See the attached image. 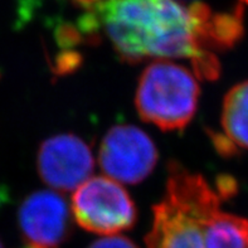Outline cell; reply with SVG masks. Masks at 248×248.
I'll return each mask as SVG.
<instances>
[{"instance_id":"obj_1","label":"cell","mask_w":248,"mask_h":248,"mask_svg":"<svg viewBox=\"0 0 248 248\" xmlns=\"http://www.w3.org/2000/svg\"><path fill=\"white\" fill-rule=\"evenodd\" d=\"M96 13L100 31L124 62L186 58L197 78L219 77V60L202 44L193 4L186 8L175 0H105Z\"/></svg>"},{"instance_id":"obj_2","label":"cell","mask_w":248,"mask_h":248,"mask_svg":"<svg viewBox=\"0 0 248 248\" xmlns=\"http://www.w3.org/2000/svg\"><path fill=\"white\" fill-rule=\"evenodd\" d=\"M224 199L204 176L170 161L165 195L153 208L146 248H207V224Z\"/></svg>"},{"instance_id":"obj_3","label":"cell","mask_w":248,"mask_h":248,"mask_svg":"<svg viewBox=\"0 0 248 248\" xmlns=\"http://www.w3.org/2000/svg\"><path fill=\"white\" fill-rule=\"evenodd\" d=\"M194 72L168 60L142 71L135 94L139 116L163 131H182L198 108L201 87Z\"/></svg>"},{"instance_id":"obj_4","label":"cell","mask_w":248,"mask_h":248,"mask_svg":"<svg viewBox=\"0 0 248 248\" xmlns=\"http://www.w3.org/2000/svg\"><path fill=\"white\" fill-rule=\"evenodd\" d=\"M71 209L81 228L105 237L131 230L138 220L135 202L108 176H96L81 184L73 193Z\"/></svg>"},{"instance_id":"obj_5","label":"cell","mask_w":248,"mask_h":248,"mask_svg":"<svg viewBox=\"0 0 248 248\" xmlns=\"http://www.w3.org/2000/svg\"><path fill=\"white\" fill-rule=\"evenodd\" d=\"M159 159L153 139L134 125L112 126L100 145L98 163L108 178L125 184L144 182Z\"/></svg>"},{"instance_id":"obj_6","label":"cell","mask_w":248,"mask_h":248,"mask_svg":"<svg viewBox=\"0 0 248 248\" xmlns=\"http://www.w3.org/2000/svg\"><path fill=\"white\" fill-rule=\"evenodd\" d=\"M37 168L41 179L49 188L71 192L88 180L94 160L83 139L75 134H58L41 144Z\"/></svg>"},{"instance_id":"obj_7","label":"cell","mask_w":248,"mask_h":248,"mask_svg":"<svg viewBox=\"0 0 248 248\" xmlns=\"http://www.w3.org/2000/svg\"><path fill=\"white\" fill-rule=\"evenodd\" d=\"M72 212L63 197L50 190L34 192L19 207L18 223L31 245L57 248L72 233Z\"/></svg>"},{"instance_id":"obj_8","label":"cell","mask_w":248,"mask_h":248,"mask_svg":"<svg viewBox=\"0 0 248 248\" xmlns=\"http://www.w3.org/2000/svg\"><path fill=\"white\" fill-rule=\"evenodd\" d=\"M220 124L223 134H212L220 154L232 155L238 149L248 150V81L233 86L227 92Z\"/></svg>"},{"instance_id":"obj_9","label":"cell","mask_w":248,"mask_h":248,"mask_svg":"<svg viewBox=\"0 0 248 248\" xmlns=\"http://www.w3.org/2000/svg\"><path fill=\"white\" fill-rule=\"evenodd\" d=\"M243 31L242 6H236L230 12L213 13L204 4L201 19V41L208 52L216 53L217 50L234 47L242 38Z\"/></svg>"},{"instance_id":"obj_10","label":"cell","mask_w":248,"mask_h":248,"mask_svg":"<svg viewBox=\"0 0 248 248\" xmlns=\"http://www.w3.org/2000/svg\"><path fill=\"white\" fill-rule=\"evenodd\" d=\"M207 248H248V219L218 211L205 230Z\"/></svg>"},{"instance_id":"obj_11","label":"cell","mask_w":248,"mask_h":248,"mask_svg":"<svg viewBox=\"0 0 248 248\" xmlns=\"http://www.w3.org/2000/svg\"><path fill=\"white\" fill-rule=\"evenodd\" d=\"M87 248H139L131 239L123 236H106L94 241Z\"/></svg>"},{"instance_id":"obj_12","label":"cell","mask_w":248,"mask_h":248,"mask_svg":"<svg viewBox=\"0 0 248 248\" xmlns=\"http://www.w3.org/2000/svg\"><path fill=\"white\" fill-rule=\"evenodd\" d=\"M10 199V194L9 190L6 188L5 186H0V209L4 207V205L9 202Z\"/></svg>"},{"instance_id":"obj_13","label":"cell","mask_w":248,"mask_h":248,"mask_svg":"<svg viewBox=\"0 0 248 248\" xmlns=\"http://www.w3.org/2000/svg\"><path fill=\"white\" fill-rule=\"evenodd\" d=\"M22 248H47V247H42V246H37V245H31V243H27L24 247Z\"/></svg>"},{"instance_id":"obj_14","label":"cell","mask_w":248,"mask_h":248,"mask_svg":"<svg viewBox=\"0 0 248 248\" xmlns=\"http://www.w3.org/2000/svg\"><path fill=\"white\" fill-rule=\"evenodd\" d=\"M241 1H242V3H246V4H248V0H241Z\"/></svg>"},{"instance_id":"obj_15","label":"cell","mask_w":248,"mask_h":248,"mask_svg":"<svg viewBox=\"0 0 248 248\" xmlns=\"http://www.w3.org/2000/svg\"><path fill=\"white\" fill-rule=\"evenodd\" d=\"M0 248H4L3 247V243H1V241H0Z\"/></svg>"}]
</instances>
